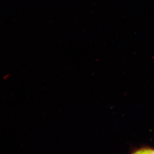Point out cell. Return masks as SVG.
Segmentation results:
<instances>
[{"label": "cell", "instance_id": "cell-1", "mask_svg": "<svg viewBox=\"0 0 154 154\" xmlns=\"http://www.w3.org/2000/svg\"><path fill=\"white\" fill-rule=\"evenodd\" d=\"M132 154H154V149H140Z\"/></svg>", "mask_w": 154, "mask_h": 154}]
</instances>
